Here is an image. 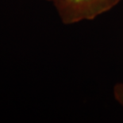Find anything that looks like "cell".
Masks as SVG:
<instances>
[{
  "mask_svg": "<svg viewBox=\"0 0 123 123\" xmlns=\"http://www.w3.org/2000/svg\"><path fill=\"white\" fill-rule=\"evenodd\" d=\"M47 1H49V2H53L55 0H47Z\"/></svg>",
  "mask_w": 123,
  "mask_h": 123,
  "instance_id": "3957f363",
  "label": "cell"
},
{
  "mask_svg": "<svg viewBox=\"0 0 123 123\" xmlns=\"http://www.w3.org/2000/svg\"><path fill=\"white\" fill-rule=\"evenodd\" d=\"M122 0H55L53 2L65 25L89 21L104 14Z\"/></svg>",
  "mask_w": 123,
  "mask_h": 123,
  "instance_id": "6da1fadb",
  "label": "cell"
},
{
  "mask_svg": "<svg viewBox=\"0 0 123 123\" xmlns=\"http://www.w3.org/2000/svg\"><path fill=\"white\" fill-rule=\"evenodd\" d=\"M114 97L123 107V82H118L114 87Z\"/></svg>",
  "mask_w": 123,
  "mask_h": 123,
  "instance_id": "7a4b0ae2",
  "label": "cell"
}]
</instances>
